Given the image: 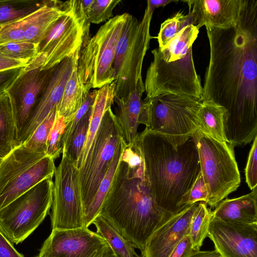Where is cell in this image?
<instances>
[{"instance_id": "cell-41", "label": "cell", "mask_w": 257, "mask_h": 257, "mask_svg": "<svg viewBox=\"0 0 257 257\" xmlns=\"http://www.w3.org/2000/svg\"><path fill=\"white\" fill-rule=\"evenodd\" d=\"M26 66L0 71V95L6 92Z\"/></svg>"}, {"instance_id": "cell-42", "label": "cell", "mask_w": 257, "mask_h": 257, "mask_svg": "<svg viewBox=\"0 0 257 257\" xmlns=\"http://www.w3.org/2000/svg\"><path fill=\"white\" fill-rule=\"evenodd\" d=\"M196 251L193 247L189 235H187L178 242L169 257H189Z\"/></svg>"}, {"instance_id": "cell-17", "label": "cell", "mask_w": 257, "mask_h": 257, "mask_svg": "<svg viewBox=\"0 0 257 257\" xmlns=\"http://www.w3.org/2000/svg\"><path fill=\"white\" fill-rule=\"evenodd\" d=\"M80 51L54 67L49 81L25 126L17 146L28 140L49 113L57 109L66 82L78 61Z\"/></svg>"}, {"instance_id": "cell-19", "label": "cell", "mask_w": 257, "mask_h": 257, "mask_svg": "<svg viewBox=\"0 0 257 257\" xmlns=\"http://www.w3.org/2000/svg\"><path fill=\"white\" fill-rule=\"evenodd\" d=\"M244 0L183 1L189 8L192 24L226 29L234 27L239 18Z\"/></svg>"}, {"instance_id": "cell-15", "label": "cell", "mask_w": 257, "mask_h": 257, "mask_svg": "<svg viewBox=\"0 0 257 257\" xmlns=\"http://www.w3.org/2000/svg\"><path fill=\"white\" fill-rule=\"evenodd\" d=\"M8 89L17 133V145L25 126L50 78L54 67L26 69Z\"/></svg>"}, {"instance_id": "cell-6", "label": "cell", "mask_w": 257, "mask_h": 257, "mask_svg": "<svg viewBox=\"0 0 257 257\" xmlns=\"http://www.w3.org/2000/svg\"><path fill=\"white\" fill-rule=\"evenodd\" d=\"M129 15L125 13L106 21L81 48L77 72L88 91L99 89L114 80L116 47Z\"/></svg>"}, {"instance_id": "cell-12", "label": "cell", "mask_w": 257, "mask_h": 257, "mask_svg": "<svg viewBox=\"0 0 257 257\" xmlns=\"http://www.w3.org/2000/svg\"><path fill=\"white\" fill-rule=\"evenodd\" d=\"M111 107L102 117L86 159L78 170L84 217L87 214L122 138Z\"/></svg>"}, {"instance_id": "cell-2", "label": "cell", "mask_w": 257, "mask_h": 257, "mask_svg": "<svg viewBox=\"0 0 257 257\" xmlns=\"http://www.w3.org/2000/svg\"><path fill=\"white\" fill-rule=\"evenodd\" d=\"M193 135L170 136L145 128L131 147L143 161L156 203L169 217L188 206V193L201 171Z\"/></svg>"}, {"instance_id": "cell-28", "label": "cell", "mask_w": 257, "mask_h": 257, "mask_svg": "<svg viewBox=\"0 0 257 257\" xmlns=\"http://www.w3.org/2000/svg\"><path fill=\"white\" fill-rule=\"evenodd\" d=\"M92 224L96 232L105 239L115 254L119 257H137L133 244L101 215L97 216Z\"/></svg>"}, {"instance_id": "cell-36", "label": "cell", "mask_w": 257, "mask_h": 257, "mask_svg": "<svg viewBox=\"0 0 257 257\" xmlns=\"http://www.w3.org/2000/svg\"><path fill=\"white\" fill-rule=\"evenodd\" d=\"M120 0H93L85 14L90 24H98L107 21L114 16L113 11Z\"/></svg>"}, {"instance_id": "cell-40", "label": "cell", "mask_w": 257, "mask_h": 257, "mask_svg": "<svg viewBox=\"0 0 257 257\" xmlns=\"http://www.w3.org/2000/svg\"><path fill=\"white\" fill-rule=\"evenodd\" d=\"M208 195L207 188L200 171L188 193L187 205H190L200 201L206 203Z\"/></svg>"}, {"instance_id": "cell-18", "label": "cell", "mask_w": 257, "mask_h": 257, "mask_svg": "<svg viewBox=\"0 0 257 257\" xmlns=\"http://www.w3.org/2000/svg\"><path fill=\"white\" fill-rule=\"evenodd\" d=\"M199 202L171 216L150 235L141 257H169L178 242L189 234L192 217Z\"/></svg>"}, {"instance_id": "cell-46", "label": "cell", "mask_w": 257, "mask_h": 257, "mask_svg": "<svg viewBox=\"0 0 257 257\" xmlns=\"http://www.w3.org/2000/svg\"><path fill=\"white\" fill-rule=\"evenodd\" d=\"M189 257H221L220 254L214 249L213 250L201 251L199 250Z\"/></svg>"}, {"instance_id": "cell-37", "label": "cell", "mask_w": 257, "mask_h": 257, "mask_svg": "<svg viewBox=\"0 0 257 257\" xmlns=\"http://www.w3.org/2000/svg\"><path fill=\"white\" fill-rule=\"evenodd\" d=\"M25 18L0 28V45L25 41Z\"/></svg>"}, {"instance_id": "cell-13", "label": "cell", "mask_w": 257, "mask_h": 257, "mask_svg": "<svg viewBox=\"0 0 257 257\" xmlns=\"http://www.w3.org/2000/svg\"><path fill=\"white\" fill-rule=\"evenodd\" d=\"M54 176L51 213L52 229L84 227L78 169L65 152H62Z\"/></svg>"}, {"instance_id": "cell-11", "label": "cell", "mask_w": 257, "mask_h": 257, "mask_svg": "<svg viewBox=\"0 0 257 257\" xmlns=\"http://www.w3.org/2000/svg\"><path fill=\"white\" fill-rule=\"evenodd\" d=\"M53 189L47 178L0 210V231L12 243L24 241L49 214Z\"/></svg>"}, {"instance_id": "cell-1", "label": "cell", "mask_w": 257, "mask_h": 257, "mask_svg": "<svg viewBox=\"0 0 257 257\" xmlns=\"http://www.w3.org/2000/svg\"><path fill=\"white\" fill-rule=\"evenodd\" d=\"M206 30L210 59L203 101L225 109L226 143L244 146L257 136V0H244L234 27Z\"/></svg>"}, {"instance_id": "cell-33", "label": "cell", "mask_w": 257, "mask_h": 257, "mask_svg": "<svg viewBox=\"0 0 257 257\" xmlns=\"http://www.w3.org/2000/svg\"><path fill=\"white\" fill-rule=\"evenodd\" d=\"M191 23L189 15H185L183 12H178L173 16L166 20L162 23L157 37L159 47L166 46L186 25Z\"/></svg>"}, {"instance_id": "cell-14", "label": "cell", "mask_w": 257, "mask_h": 257, "mask_svg": "<svg viewBox=\"0 0 257 257\" xmlns=\"http://www.w3.org/2000/svg\"><path fill=\"white\" fill-rule=\"evenodd\" d=\"M114 254L105 239L86 227L52 229L39 257H108Z\"/></svg>"}, {"instance_id": "cell-45", "label": "cell", "mask_w": 257, "mask_h": 257, "mask_svg": "<svg viewBox=\"0 0 257 257\" xmlns=\"http://www.w3.org/2000/svg\"><path fill=\"white\" fill-rule=\"evenodd\" d=\"M178 2L176 0H148L146 9L153 13L156 8L164 7L171 3Z\"/></svg>"}, {"instance_id": "cell-10", "label": "cell", "mask_w": 257, "mask_h": 257, "mask_svg": "<svg viewBox=\"0 0 257 257\" xmlns=\"http://www.w3.org/2000/svg\"><path fill=\"white\" fill-rule=\"evenodd\" d=\"M55 160L21 144L0 162V210L43 180L53 177Z\"/></svg>"}, {"instance_id": "cell-16", "label": "cell", "mask_w": 257, "mask_h": 257, "mask_svg": "<svg viewBox=\"0 0 257 257\" xmlns=\"http://www.w3.org/2000/svg\"><path fill=\"white\" fill-rule=\"evenodd\" d=\"M207 237L221 257H257V224L227 223L212 217Z\"/></svg>"}, {"instance_id": "cell-31", "label": "cell", "mask_w": 257, "mask_h": 257, "mask_svg": "<svg viewBox=\"0 0 257 257\" xmlns=\"http://www.w3.org/2000/svg\"><path fill=\"white\" fill-rule=\"evenodd\" d=\"M92 107L79 121L66 146L63 149L62 152L68 154L75 166L86 141Z\"/></svg>"}, {"instance_id": "cell-24", "label": "cell", "mask_w": 257, "mask_h": 257, "mask_svg": "<svg viewBox=\"0 0 257 257\" xmlns=\"http://www.w3.org/2000/svg\"><path fill=\"white\" fill-rule=\"evenodd\" d=\"M77 66V62L74 66L66 82L57 111L58 115L69 123L85 100L90 91L86 89L80 79Z\"/></svg>"}, {"instance_id": "cell-5", "label": "cell", "mask_w": 257, "mask_h": 257, "mask_svg": "<svg viewBox=\"0 0 257 257\" xmlns=\"http://www.w3.org/2000/svg\"><path fill=\"white\" fill-rule=\"evenodd\" d=\"M153 13L146 9L139 21L129 15L118 42L113 64L114 100L127 97L138 90H145L142 71L151 39L150 29Z\"/></svg>"}, {"instance_id": "cell-3", "label": "cell", "mask_w": 257, "mask_h": 257, "mask_svg": "<svg viewBox=\"0 0 257 257\" xmlns=\"http://www.w3.org/2000/svg\"><path fill=\"white\" fill-rule=\"evenodd\" d=\"M99 215L141 251L152 233L170 217L154 199L141 157L127 145Z\"/></svg>"}, {"instance_id": "cell-48", "label": "cell", "mask_w": 257, "mask_h": 257, "mask_svg": "<svg viewBox=\"0 0 257 257\" xmlns=\"http://www.w3.org/2000/svg\"><path fill=\"white\" fill-rule=\"evenodd\" d=\"M137 257H141V256H140V255H139V254H138V256H137Z\"/></svg>"}, {"instance_id": "cell-43", "label": "cell", "mask_w": 257, "mask_h": 257, "mask_svg": "<svg viewBox=\"0 0 257 257\" xmlns=\"http://www.w3.org/2000/svg\"><path fill=\"white\" fill-rule=\"evenodd\" d=\"M0 257H24L0 231Z\"/></svg>"}, {"instance_id": "cell-47", "label": "cell", "mask_w": 257, "mask_h": 257, "mask_svg": "<svg viewBox=\"0 0 257 257\" xmlns=\"http://www.w3.org/2000/svg\"><path fill=\"white\" fill-rule=\"evenodd\" d=\"M108 257H119L118 256H117V255L115 254H113L112 255H111Z\"/></svg>"}, {"instance_id": "cell-20", "label": "cell", "mask_w": 257, "mask_h": 257, "mask_svg": "<svg viewBox=\"0 0 257 257\" xmlns=\"http://www.w3.org/2000/svg\"><path fill=\"white\" fill-rule=\"evenodd\" d=\"M69 1L48 0L42 7L25 18V41L39 46L65 14Z\"/></svg>"}, {"instance_id": "cell-21", "label": "cell", "mask_w": 257, "mask_h": 257, "mask_svg": "<svg viewBox=\"0 0 257 257\" xmlns=\"http://www.w3.org/2000/svg\"><path fill=\"white\" fill-rule=\"evenodd\" d=\"M212 217L227 223L257 224V187L246 195L223 199L212 211Z\"/></svg>"}, {"instance_id": "cell-9", "label": "cell", "mask_w": 257, "mask_h": 257, "mask_svg": "<svg viewBox=\"0 0 257 257\" xmlns=\"http://www.w3.org/2000/svg\"><path fill=\"white\" fill-rule=\"evenodd\" d=\"M203 100L185 95L161 94L143 100L139 123L153 132L170 136H193Z\"/></svg>"}, {"instance_id": "cell-32", "label": "cell", "mask_w": 257, "mask_h": 257, "mask_svg": "<svg viewBox=\"0 0 257 257\" xmlns=\"http://www.w3.org/2000/svg\"><path fill=\"white\" fill-rule=\"evenodd\" d=\"M57 111V109L52 111L30 138L22 144L32 152L46 154L48 137L55 120Z\"/></svg>"}, {"instance_id": "cell-44", "label": "cell", "mask_w": 257, "mask_h": 257, "mask_svg": "<svg viewBox=\"0 0 257 257\" xmlns=\"http://www.w3.org/2000/svg\"><path fill=\"white\" fill-rule=\"evenodd\" d=\"M27 63L9 58L0 53V71L20 67L27 66Z\"/></svg>"}, {"instance_id": "cell-50", "label": "cell", "mask_w": 257, "mask_h": 257, "mask_svg": "<svg viewBox=\"0 0 257 257\" xmlns=\"http://www.w3.org/2000/svg\"><path fill=\"white\" fill-rule=\"evenodd\" d=\"M0 28H1V27H0Z\"/></svg>"}, {"instance_id": "cell-38", "label": "cell", "mask_w": 257, "mask_h": 257, "mask_svg": "<svg viewBox=\"0 0 257 257\" xmlns=\"http://www.w3.org/2000/svg\"><path fill=\"white\" fill-rule=\"evenodd\" d=\"M97 91V90L89 91L85 100L75 113L73 119L66 127L63 137V149L66 146L79 121L84 115L93 107Z\"/></svg>"}, {"instance_id": "cell-4", "label": "cell", "mask_w": 257, "mask_h": 257, "mask_svg": "<svg viewBox=\"0 0 257 257\" xmlns=\"http://www.w3.org/2000/svg\"><path fill=\"white\" fill-rule=\"evenodd\" d=\"M198 33L199 29L190 23L166 46L152 51L153 60L144 82L146 99L172 93L203 100V88L192 51Z\"/></svg>"}, {"instance_id": "cell-25", "label": "cell", "mask_w": 257, "mask_h": 257, "mask_svg": "<svg viewBox=\"0 0 257 257\" xmlns=\"http://www.w3.org/2000/svg\"><path fill=\"white\" fill-rule=\"evenodd\" d=\"M226 110L210 101L205 100L198 114V128L206 135L221 142H226L224 133Z\"/></svg>"}, {"instance_id": "cell-30", "label": "cell", "mask_w": 257, "mask_h": 257, "mask_svg": "<svg viewBox=\"0 0 257 257\" xmlns=\"http://www.w3.org/2000/svg\"><path fill=\"white\" fill-rule=\"evenodd\" d=\"M212 211L203 201L199 202L192 217L189 236L194 249L200 250L205 239L208 236Z\"/></svg>"}, {"instance_id": "cell-23", "label": "cell", "mask_w": 257, "mask_h": 257, "mask_svg": "<svg viewBox=\"0 0 257 257\" xmlns=\"http://www.w3.org/2000/svg\"><path fill=\"white\" fill-rule=\"evenodd\" d=\"M115 84L113 82L97 90L93 103L87 137L81 154L76 164L79 170L85 162L99 127L104 113L114 104Z\"/></svg>"}, {"instance_id": "cell-39", "label": "cell", "mask_w": 257, "mask_h": 257, "mask_svg": "<svg viewBox=\"0 0 257 257\" xmlns=\"http://www.w3.org/2000/svg\"><path fill=\"white\" fill-rule=\"evenodd\" d=\"M257 136L252 144L245 169V181L251 190L257 186Z\"/></svg>"}, {"instance_id": "cell-8", "label": "cell", "mask_w": 257, "mask_h": 257, "mask_svg": "<svg viewBox=\"0 0 257 257\" xmlns=\"http://www.w3.org/2000/svg\"><path fill=\"white\" fill-rule=\"evenodd\" d=\"M201 172L208 190L206 204L215 208L240 184V176L233 148L197 130L193 135Z\"/></svg>"}, {"instance_id": "cell-29", "label": "cell", "mask_w": 257, "mask_h": 257, "mask_svg": "<svg viewBox=\"0 0 257 257\" xmlns=\"http://www.w3.org/2000/svg\"><path fill=\"white\" fill-rule=\"evenodd\" d=\"M47 1L0 0V27L26 17L43 6Z\"/></svg>"}, {"instance_id": "cell-22", "label": "cell", "mask_w": 257, "mask_h": 257, "mask_svg": "<svg viewBox=\"0 0 257 257\" xmlns=\"http://www.w3.org/2000/svg\"><path fill=\"white\" fill-rule=\"evenodd\" d=\"M142 95L138 90H135L127 97L114 100L116 104L114 114L122 137L130 147L133 146L138 134L139 119L143 105Z\"/></svg>"}, {"instance_id": "cell-49", "label": "cell", "mask_w": 257, "mask_h": 257, "mask_svg": "<svg viewBox=\"0 0 257 257\" xmlns=\"http://www.w3.org/2000/svg\"><path fill=\"white\" fill-rule=\"evenodd\" d=\"M36 257H39V256L38 255V256H36Z\"/></svg>"}, {"instance_id": "cell-27", "label": "cell", "mask_w": 257, "mask_h": 257, "mask_svg": "<svg viewBox=\"0 0 257 257\" xmlns=\"http://www.w3.org/2000/svg\"><path fill=\"white\" fill-rule=\"evenodd\" d=\"M127 145L122 137L120 140L115 155L109 168L100 182L91 205L84 217V227L88 228L89 226L92 224L95 218L99 215L101 205L110 186L120 157Z\"/></svg>"}, {"instance_id": "cell-26", "label": "cell", "mask_w": 257, "mask_h": 257, "mask_svg": "<svg viewBox=\"0 0 257 257\" xmlns=\"http://www.w3.org/2000/svg\"><path fill=\"white\" fill-rule=\"evenodd\" d=\"M17 145V133L8 93L0 95V162Z\"/></svg>"}, {"instance_id": "cell-34", "label": "cell", "mask_w": 257, "mask_h": 257, "mask_svg": "<svg viewBox=\"0 0 257 257\" xmlns=\"http://www.w3.org/2000/svg\"><path fill=\"white\" fill-rule=\"evenodd\" d=\"M38 51V45L26 41L0 45V53L28 64L36 57Z\"/></svg>"}, {"instance_id": "cell-35", "label": "cell", "mask_w": 257, "mask_h": 257, "mask_svg": "<svg viewBox=\"0 0 257 257\" xmlns=\"http://www.w3.org/2000/svg\"><path fill=\"white\" fill-rule=\"evenodd\" d=\"M69 122L58 115L57 112L55 120L51 127L47 142V155L54 160L60 157L63 151V137L66 127Z\"/></svg>"}, {"instance_id": "cell-7", "label": "cell", "mask_w": 257, "mask_h": 257, "mask_svg": "<svg viewBox=\"0 0 257 257\" xmlns=\"http://www.w3.org/2000/svg\"><path fill=\"white\" fill-rule=\"evenodd\" d=\"M87 21L81 0L69 1L68 7L38 46L36 57L26 69H51L80 50L90 38Z\"/></svg>"}]
</instances>
